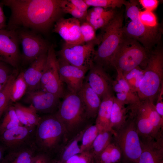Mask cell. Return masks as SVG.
I'll return each instance as SVG.
<instances>
[{
  "mask_svg": "<svg viewBox=\"0 0 163 163\" xmlns=\"http://www.w3.org/2000/svg\"><path fill=\"white\" fill-rule=\"evenodd\" d=\"M24 101L31 105L37 113L44 115L55 113L57 110L60 98L41 89L27 91Z\"/></svg>",
  "mask_w": 163,
  "mask_h": 163,
  "instance_id": "15",
  "label": "cell"
},
{
  "mask_svg": "<svg viewBox=\"0 0 163 163\" xmlns=\"http://www.w3.org/2000/svg\"><path fill=\"white\" fill-rule=\"evenodd\" d=\"M36 126H19L0 134V140L8 150L27 147L34 144Z\"/></svg>",
  "mask_w": 163,
  "mask_h": 163,
  "instance_id": "14",
  "label": "cell"
},
{
  "mask_svg": "<svg viewBox=\"0 0 163 163\" xmlns=\"http://www.w3.org/2000/svg\"><path fill=\"white\" fill-rule=\"evenodd\" d=\"M150 51L123 34L111 59L110 67L114 68L117 73L123 75L138 66L144 69Z\"/></svg>",
  "mask_w": 163,
  "mask_h": 163,
  "instance_id": "5",
  "label": "cell"
},
{
  "mask_svg": "<svg viewBox=\"0 0 163 163\" xmlns=\"http://www.w3.org/2000/svg\"><path fill=\"white\" fill-rule=\"evenodd\" d=\"M2 5L0 2V26L2 29H6L7 25L6 23V18L2 8Z\"/></svg>",
  "mask_w": 163,
  "mask_h": 163,
  "instance_id": "46",
  "label": "cell"
},
{
  "mask_svg": "<svg viewBox=\"0 0 163 163\" xmlns=\"http://www.w3.org/2000/svg\"><path fill=\"white\" fill-rule=\"evenodd\" d=\"M64 163H94V161L91 153L88 151L72 156Z\"/></svg>",
  "mask_w": 163,
  "mask_h": 163,
  "instance_id": "41",
  "label": "cell"
},
{
  "mask_svg": "<svg viewBox=\"0 0 163 163\" xmlns=\"http://www.w3.org/2000/svg\"><path fill=\"white\" fill-rule=\"evenodd\" d=\"M18 72L15 70L10 77L4 88L0 91V118L8 107L11 105L10 91L12 84L17 76Z\"/></svg>",
  "mask_w": 163,
  "mask_h": 163,
  "instance_id": "33",
  "label": "cell"
},
{
  "mask_svg": "<svg viewBox=\"0 0 163 163\" xmlns=\"http://www.w3.org/2000/svg\"><path fill=\"white\" fill-rule=\"evenodd\" d=\"M114 94L108 96L101 100L95 121V124L103 129L113 131L110 127V118L113 104Z\"/></svg>",
  "mask_w": 163,
  "mask_h": 163,
  "instance_id": "25",
  "label": "cell"
},
{
  "mask_svg": "<svg viewBox=\"0 0 163 163\" xmlns=\"http://www.w3.org/2000/svg\"><path fill=\"white\" fill-rule=\"evenodd\" d=\"M77 94L84 106L87 117L93 121L96 118L101 99L85 81Z\"/></svg>",
  "mask_w": 163,
  "mask_h": 163,
  "instance_id": "20",
  "label": "cell"
},
{
  "mask_svg": "<svg viewBox=\"0 0 163 163\" xmlns=\"http://www.w3.org/2000/svg\"><path fill=\"white\" fill-rule=\"evenodd\" d=\"M114 133L110 130L102 129L98 134L89 150L95 163L101 154L113 142Z\"/></svg>",
  "mask_w": 163,
  "mask_h": 163,
  "instance_id": "26",
  "label": "cell"
},
{
  "mask_svg": "<svg viewBox=\"0 0 163 163\" xmlns=\"http://www.w3.org/2000/svg\"><path fill=\"white\" fill-rule=\"evenodd\" d=\"M85 129L67 142L56 159L59 163H64L71 157L81 153L78 143L81 141Z\"/></svg>",
  "mask_w": 163,
  "mask_h": 163,
  "instance_id": "27",
  "label": "cell"
},
{
  "mask_svg": "<svg viewBox=\"0 0 163 163\" xmlns=\"http://www.w3.org/2000/svg\"><path fill=\"white\" fill-rule=\"evenodd\" d=\"M69 1L78 10L87 13L88 8L89 7L84 0H69Z\"/></svg>",
  "mask_w": 163,
  "mask_h": 163,
  "instance_id": "45",
  "label": "cell"
},
{
  "mask_svg": "<svg viewBox=\"0 0 163 163\" xmlns=\"http://www.w3.org/2000/svg\"><path fill=\"white\" fill-rule=\"evenodd\" d=\"M63 100L54 113L66 129L67 142L89 126L93 121L87 117L83 104L77 93L65 92Z\"/></svg>",
  "mask_w": 163,
  "mask_h": 163,
  "instance_id": "3",
  "label": "cell"
},
{
  "mask_svg": "<svg viewBox=\"0 0 163 163\" xmlns=\"http://www.w3.org/2000/svg\"><path fill=\"white\" fill-rule=\"evenodd\" d=\"M15 31L21 46V61L23 64H30L41 55L47 53L50 45L39 34L24 29Z\"/></svg>",
  "mask_w": 163,
  "mask_h": 163,
  "instance_id": "10",
  "label": "cell"
},
{
  "mask_svg": "<svg viewBox=\"0 0 163 163\" xmlns=\"http://www.w3.org/2000/svg\"><path fill=\"white\" fill-rule=\"evenodd\" d=\"M60 5L63 13L70 14L81 22L86 21L87 13L78 10L69 0H60Z\"/></svg>",
  "mask_w": 163,
  "mask_h": 163,
  "instance_id": "35",
  "label": "cell"
},
{
  "mask_svg": "<svg viewBox=\"0 0 163 163\" xmlns=\"http://www.w3.org/2000/svg\"><path fill=\"white\" fill-rule=\"evenodd\" d=\"M88 70L85 81L101 100L113 94V80L105 69L94 63Z\"/></svg>",
  "mask_w": 163,
  "mask_h": 163,
  "instance_id": "16",
  "label": "cell"
},
{
  "mask_svg": "<svg viewBox=\"0 0 163 163\" xmlns=\"http://www.w3.org/2000/svg\"><path fill=\"white\" fill-rule=\"evenodd\" d=\"M125 105L114 96L110 125L111 129L115 133L125 124L128 119V109Z\"/></svg>",
  "mask_w": 163,
  "mask_h": 163,
  "instance_id": "23",
  "label": "cell"
},
{
  "mask_svg": "<svg viewBox=\"0 0 163 163\" xmlns=\"http://www.w3.org/2000/svg\"><path fill=\"white\" fill-rule=\"evenodd\" d=\"M141 144L142 151L138 163H163V136Z\"/></svg>",
  "mask_w": 163,
  "mask_h": 163,
  "instance_id": "21",
  "label": "cell"
},
{
  "mask_svg": "<svg viewBox=\"0 0 163 163\" xmlns=\"http://www.w3.org/2000/svg\"><path fill=\"white\" fill-rule=\"evenodd\" d=\"M2 29L1 27L0 26V30Z\"/></svg>",
  "mask_w": 163,
  "mask_h": 163,
  "instance_id": "49",
  "label": "cell"
},
{
  "mask_svg": "<svg viewBox=\"0 0 163 163\" xmlns=\"http://www.w3.org/2000/svg\"><path fill=\"white\" fill-rule=\"evenodd\" d=\"M51 159L48 155L37 151L33 156L30 163H50Z\"/></svg>",
  "mask_w": 163,
  "mask_h": 163,
  "instance_id": "44",
  "label": "cell"
},
{
  "mask_svg": "<svg viewBox=\"0 0 163 163\" xmlns=\"http://www.w3.org/2000/svg\"><path fill=\"white\" fill-rule=\"evenodd\" d=\"M113 142L120 149L121 163H138L142 152L141 142L133 120L128 116L125 124L115 132Z\"/></svg>",
  "mask_w": 163,
  "mask_h": 163,
  "instance_id": "8",
  "label": "cell"
},
{
  "mask_svg": "<svg viewBox=\"0 0 163 163\" xmlns=\"http://www.w3.org/2000/svg\"><path fill=\"white\" fill-rule=\"evenodd\" d=\"M5 148L0 145V163H2L3 159L4 152Z\"/></svg>",
  "mask_w": 163,
  "mask_h": 163,
  "instance_id": "47",
  "label": "cell"
},
{
  "mask_svg": "<svg viewBox=\"0 0 163 163\" xmlns=\"http://www.w3.org/2000/svg\"><path fill=\"white\" fill-rule=\"evenodd\" d=\"M67 142L64 126L54 114L41 117L36 127L34 140L38 152L56 159Z\"/></svg>",
  "mask_w": 163,
  "mask_h": 163,
  "instance_id": "2",
  "label": "cell"
},
{
  "mask_svg": "<svg viewBox=\"0 0 163 163\" xmlns=\"http://www.w3.org/2000/svg\"><path fill=\"white\" fill-rule=\"evenodd\" d=\"M123 11H117L114 17L101 29L100 41L95 50L94 64L106 70L110 67V62L123 34Z\"/></svg>",
  "mask_w": 163,
  "mask_h": 163,
  "instance_id": "7",
  "label": "cell"
},
{
  "mask_svg": "<svg viewBox=\"0 0 163 163\" xmlns=\"http://www.w3.org/2000/svg\"><path fill=\"white\" fill-rule=\"evenodd\" d=\"M120 150L113 142L100 155L95 163H120Z\"/></svg>",
  "mask_w": 163,
  "mask_h": 163,
  "instance_id": "28",
  "label": "cell"
},
{
  "mask_svg": "<svg viewBox=\"0 0 163 163\" xmlns=\"http://www.w3.org/2000/svg\"><path fill=\"white\" fill-rule=\"evenodd\" d=\"M89 7H100L105 8L115 9L124 5V0H84Z\"/></svg>",
  "mask_w": 163,
  "mask_h": 163,
  "instance_id": "37",
  "label": "cell"
},
{
  "mask_svg": "<svg viewBox=\"0 0 163 163\" xmlns=\"http://www.w3.org/2000/svg\"><path fill=\"white\" fill-rule=\"evenodd\" d=\"M19 45L15 31L0 30V61L17 68L21 61Z\"/></svg>",
  "mask_w": 163,
  "mask_h": 163,
  "instance_id": "13",
  "label": "cell"
},
{
  "mask_svg": "<svg viewBox=\"0 0 163 163\" xmlns=\"http://www.w3.org/2000/svg\"><path fill=\"white\" fill-rule=\"evenodd\" d=\"M139 16L141 22L145 26L151 27L158 26V24L157 18L155 14L152 11L146 10L139 11Z\"/></svg>",
  "mask_w": 163,
  "mask_h": 163,
  "instance_id": "39",
  "label": "cell"
},
{
  "mask_svg": "<svg viewBox=\"0 0 163 163\" xmlns=\"http://www.w3.org/2000/svg\"><path fill=\"white\" fill-rule=\"evenodd\" d=\"M81 23L79 20L73 17L67 18L61 17L54 24L53 32L58 34L66 43L81 44Z\"/></svg>",
  "mask_w": 163,
  "mask_h": 163,
  "instance_id": "18",
  "label": "cell"
},
{
  "mask_svg": "<svg viewBox=\"0 0 163 163\" xmlns=\"http://www.w3.org/2000/svg\"><path fill=\"white\" fill-rule=\"evenodd\" d=\"M117 12L115 9L93 7L88 10L86 19L100 18L106 17L113 18Z\"/></svg>",
  "mask_w": 163,
  "mask_h": 163,
  "instance_id": "38",
  "label": "cell"
},
{
  "mask_svg": "<svg viewBox=\"0 0 163 163\" xmlns=\"http://www.w3.org/2000/svg\"></svg>",
  "mask_w": 163,
  "mask_h": 163,
  "instance_id": "50",
  "label": "cell"
},
{
  "mask_svg": "<svg viewBox=\"0 0 163 163\" xmlns=\"http://www.w3.org/2000/svg\"><path fill=\"white\" fill-rule=\"evenodd\" d=\"M80 30L81 44L93 41L99 38V37L96 36V30L86 21L81 22Z\"/></svg>",
  "mask_w": 163,
  "mask_h": 163,
  "instance_id": "36",
  "label": "cell"
},
{
  "mask_svg": "<svg viewBox=\"0 0 163 163\" xmlns=\"http://www.w3.org/2000/svg\"><path fill=\"white\" fill-rule=\"evenodd\" d=\"M11 14L6 29H24L39 34L47 32L63 13L60 0H3Z\"/></svg>",
  "mask_w": 163,
  "mask_h": 163,
  "instance_id": "1",
  "label": "cell"
},
{
  "mask_svg": "<svg viewBox=\"0 0 163 163\" xmlns=\"http://www.w3.org/2000/svg\"><path fill=\"white\" fill-rule=\"evenodd\" d=\"M13 106L17 118L23 125L37 126L41 117L38 115L37 111L31 105L26 107L16 103Z\"/></svg>",
  "mask_w": 163,
  "mask_h": 163,
  "instance_id": "24",
  "label": "cell"
},
{
  "mask_svg": "<svg viewBox=\"0 0 163 163\" xmlns=\"http://www.w3.org/2000/svg\"><path fill=\"white\" fill-rule=\"evenodd\" d=\"M9 65L0 61V91L7 84L10 77L15 70Z\"/></svg>",
  "mask_w": 163,
  "mask_h": 163,
  "instance_id": "40",
  "label": "cell"
},
{
  "mask_svg": "<svg viewBox=\"0 0 163 163\" xmlns=\"http://www.w3.org/2000/svg\"><path fill=\"white\" fill-rule=\"evenodd\" d=\"M4 113L3 117L0 122V134L14 127L23 126L17 118L13 105L11 104Z\"/></svg>",
  "mask_w": 163,
  "mask_h": 163,
  "instance_id": "31",
  "label": "cell"
},
{
  "mask_svg": "<svg viewBox=\"0 0 163 163\" xmlns=\"http://www.w3.org/2000/svg\"><path fill=\"white\" fill-rule=\"evenodd\" d=\"M47 53L43 54L36 59L23 72L27 86V91L40 89V81L46 61Z\"/></svg>",
  "mask_w": 163,
  "mask_h": 163,
  "instance_id": "19",
  "label": "cell"
},
{
  "mask_svg": "<svg viewBox=\"0 0 163 163\" xmlns=\"http://www.w3.org/2000/svg\"><path fill=\"white\" fill-rule=\"evenodd\" d=\"M27 89L23 72H22L17 75L12 84L10 91L11 102H15L20 99L26 93Z\"/></svg>",
  "mask_w": 163,
  "mask_h": 163,
  "instance_id": "29",
  "label": "cell"
},
{
  "mask_svg": "<svg viewBox=\"0 0 163 163\" xmlns=\"http://www.w3.org/2000/svg\"><path fill=\"white\" fill-rule=\"evenodd\" d=\"M50 163H59L56 159H52Z\"/></svg>",
  "mask_w": 163,
  "mask_h": 163,
  "instance_id": "48",
  "label": "cell"
},
{
  "mask_svg": "<svg viewBox=\"0 0 163 163\" xmlns=\"http://www.w3.org/2000/svg\"><path fill=\"white\" fill-rule=\"evenodd\" d=\"M58 67L62 82L67 85L69 91L77 93L82 88L88 70L71 65L57 58Z\"/></svg>",
  "mask_w": 163,
  "mask_h": 163,
  "instance_id": "17",
  "label": "cell"
},
{
  "mask_svg": "<svg viewBox=\"0 0 163 163\" xmlns=\"http://www.w3.org/2000/svg\"><path fill=\"white\" fill-rule=\"evenodd\" d=\"M137 95L154 103L163 84V49L160 44L150 51Z\"/></svg>",
  "mask_w": 163,
  "mask_h": 163,
  "instance_id": "6",
  "label": "cell"
},
{
  "mask_svg": "<svg viewBox=\"0 0 163 163\" xmlns=\"http://www.w3.org/2000/svg\"><path fill=\"white\" fill-rule=\"evenodd\" d=\"M127 107L128 116L134 121L141 142H149L163 136L156 131L149 119L145 100H140Z\"/></svg>",
  "mask_w": 163,
  "mask_h": 163,
  "instance_id": "12",
  "label": "cell"
},
{
  "mask_svg": "<svg viewBox=\"0 0 163 163\" xmlns=\"http://www.w3.org/2000/svg\"><path fill=\"white\" fill-rule=\"evenodd\" d=\"M155 107L157 113L163 118V84L157 95Z\"/></svg>",
  "mask_w": 163,
  "mask_h": 163,
  "instance_id": "43",
  "label": "cell"
},
{
  "mask_svg": "<svg viewBox=\"0 0 163 163\" xmlns=\"http://www.w3.org/2000/svg\"><path fill=\"white\" fill-rule=\"evenodd\" d=\"M138 1L145 10L152 12L157 8L159 2L157 0H139Z\"/></svg>",
  "mask_w": 163,
  "mask_h": 163,
  "instance_id": "42",
  "label": "cell"
},
{
  "mask_svg": "<svg viewBox=\"0 0 163 163\" xmlns=\"http://www.w3.org/2000/svg\"><path fill=\"white\" fill-rule=\"evenodd\" d=\"M37 152L35 144L27 147L9 150L2 163H30Z\"/></svg>",
  "mask_w": 163,
  "mask_h": 163,
  "instance_id": "22",
  "label": "cell"
},
{
  "mask_svg": "<svg viewBox=\"0 0 163 163\" xmlns=\"http://www.w3.org/2000/svg\"><path fill=\"white\" fill-rule=\"evenodd\" d=\"M40 89L53 94L60 98L65 92L59 73L57 56L53 45H50L41 80Z\"/></svg>",
  "mask_w": 163,
  "mask_h": 163,
  "instance_id": "11",
  "label": "cell"
},
{
  "mask_svg": "<svg viewBox=\"0 0 163 163\" xmlns=\"http://www.w3.org/2000/svg\"><path fill=\"white\" fill-rule=\"evenodd\" d=\"M144 100L149 119L156 131L159 133H162L163 118L160 117L156 111L154 103L148 100Z\"/></svg>",
  "mask_w": 163,
  "mask_h": 163,
  "instance_id": "34",
  "label": "cell"
},
{
  "mask_svg": "<svg viewBox=\"0 0 163 163\" xmlns=\"http://www.w3.org/2000/svg\"><path fill=\"white\" fill-rule=\"evenodd\" d=\"M139 5L137 0L125 1L124 5L126 16L129 20L123 26V32L126 36L136 40L150 51L161 44L162 28L160 24L157 27H151L143 24L139 18Z\"/></svg>",
  "mask_w": 163,
  "mask_h": 163,
  "instance_id": "4",
  "label": "cell"
},
{
  "mask_svg": "<svg viewBox=\"0 0 163 163\" xmlns=\"http://www.w3.org/2000/svg\"><path fill=\"white\" fill-rule=\"evenodd\" d=\"M102 129L95 124L89 126L85 129L81 139V144L79 146L81 153L90 150L98 134Z\"/></svg>",
  "mask_w": 163,
  "mask_h": 163,
  "instance_id": "30",
  "label": "cell"
},
{
  "mask_svg": "<svg viewBox=\"0 0 163 163\" xmlns=\"http://www.w3.org/2000/svg\"><path fill=\"white\" fill-rule=\"evenodd\" d=\"M144 72L143 69L138 66L123 75L133 92L137 94Z\"/></svg>",
  "mask_w": 163,
  "mask_h": 163,
  "instance_id": "32",
  "label": "cell"
},
{
  "mask_svg": "<svg viewBox=\"0 0 163 163\" xmlns=\"http://www.w3.org/2000/svg\"><path fill=\"white\" fill-rule=\"evenodd\" d=\"M100 39L80 44L65 43L58 52V58L76 67L88 70L94 64L95 46L99 43Z\"/></svg>",
  "mask_w": 163,
  "mask_h": 163,
  "instance_id": "9",
  "label": "cell"
}]
</instances>
